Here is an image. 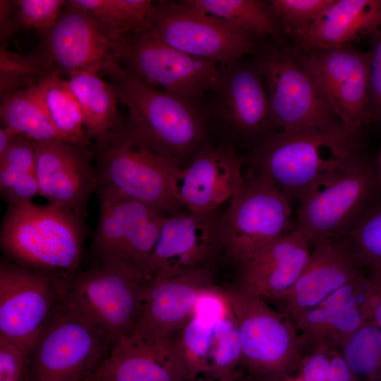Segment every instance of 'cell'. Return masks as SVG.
Wrapping results in <instances>:
<instances>
[{
    "mask_svg": "<svg viewBox=\"0 0 381 381\" xmlns=\"http://www.w3.org/2000/svg\"><path fill=\"white\" fill-rule=\"evenodd\" d=\"M102 73L129 110L124 132L182 168L199 150L205 133V119L195 101L147 83L122 68L113 53Z\"/></svg>",
    "mask_w": 381,
    "mask_h": 381,
    "instance_id": "1",
    "label": "cell"
},
{
    "mask_svg": "<svg viewBox=\"0 0 381 381\" xmlns=\"http://www.w3.org/2000/svg\"><path fill=\"white\" fill-rule=\"evenodd\" d=\"M83 222L52 204L32 201L8 205L0 231L1 248L10 261L48 272L80 270Z\"/></svg>",
    "mask_w": 381,
    "mask_h": 381,
    "instance_id": "2",
    "label": "cell"
},
{
    "mask_svg": "<svg viewBox=\"0 0 381 381\" xmlns=\"http://www.w3.org/2000/svg\"><path fill=\"white\" fill-rule=\"evenodd\" d=\"M359 136L349 133H288L272 134L243 157L248 169L262 176L290 202L301 200L356 151L326 157L325 150L360 147Z\"/></svg>",
    "mask_w": 381,
    "mask_h": 381,
    "instance_id": "3",
    "label": "cell"
},
{
    "mask_svg": "<svg viewBox=\"0 0 381 381\" xmlns=\"http://www.w3.org/2000/svg\"><path fill=\"white\" fill-rule=\"evenodd\" d=\"M299 202L294 229L310 244L349 237L381 203L379 169L360 149Z\"/></svg>",
    "mask_w": 381,
    "mask_h": 381,
    "instance_id": "4",
    "label": "cell"
},
{
    "mask_svg": "<svg viewBox=\"0 0 381 381\" xmlns=\"http://www.w3.org/2000/svg\"><path fill=\"white\" fill-rule=\"evenodd\" d=\"M255 54L277 130L348 133L323 90L293 49L274 43L260 46Z\"/></svg>",
    "mask_w": 381,
    "mask_h": 381,
    "instance_id": "5",
    "label": "cell"
},
{
    "mask_svg": "<svg viewBox=\"0 0 381 381\" xmlns=\"http://www.w3.org/2000/svg\"><path fill=\"white\" fill-rule=\"evenodd\" d=\"M237 322L240 365L253 381L296 376L305 344L294 322L262 299L222 286Z\"/></svg>",
    "mask_w": 381,
    "mask_h": 381,
    "instance_id": "6",
    "label": "cell"
},
{
    "mask_svg": "<svg viewBox=\"0 0 381 381\" xmlns=\"http://www.w3.org/2000/svg\"><path fill=\"white\" fill-rule=\"evenodd\" d=\"M98 188L120 193L171 215L182 211L174 177L181 168L171 159L131 138L121 126L95 143Z\"/></svg>",
    "mask_w": 381,
    "mask_h": 381,
    "instance_id": "7",
    "label": "cell"
},
{
    "mask_svg": "<svg viewBox=\"0 0 381 381\" xmlns=\"http://www.w3.org/2000/svg\"><path fill=\"white\" fill-rule=\"evenodd\" d=\"M114 343L60 298L30 352V381H83L109 356Z\"/></svg>",
    "mask_w": 381,
    "mask_h": 381,
    "instance_id": "8",
    "label": "cell"
},
{
    "mask_svg": "<svg viewBox=\"0 0 381 381\" xmlns=\"http://www.w3.org/2000/svg\"><path fill=\"white\" fill-rule=\"evenodd\" d=\"M150 279L131 270L98 265L62 273L60 298L101 329L114 344L135 328Z\"/></svg>",
    "mask_w": 381,
    "mask_h": 381,
    "instance_id": "9",
    "label": "cell"
},
{
    "mask_svg": "<svg viewBox=\"0 0 381 381\" xmlns=\"http://www.w3.org/2000/svg\"><path fill=\"white\" fill-rule=\"evenodd\" d=\"M145 27L162 42L218 66L255 54L260 46L257 35L186 0L155 1Z\"/></svg>",
    "mask_w": 381,
    "mask_h": 381,
    "instance_id": "10",
    "label": "cell"
},
{
    "mask_svg": "<svg viewBox=\"0 0 381 381\" xmlns=\"http://www.w3.org/2000/svg\"><path fill=\"white\" fill-rule=\"evenodd\" d=\"M93 248L99 265L131 270L151 278L150 260L168 215L120 193L99 188Z\"/></svg>",
    "mask_w": 381,
    "mask_h": 381,
    "instance_id": "11",
    "label": "cell"
},
{
    "mask_svg": "<svg viewBox=\"0 0 381 381\" xmlns=\"http://www.w3.org/2000/svg\"><path fill=\"white\" fill-rule=\"evenodd\" d=\"M290 202L270 181L248 169L222 216L225 258L235 265L289 233Z\"/></svg>",
    "mask_w": 381,
    "mask_h": 381,
    "instance_id": "12",
    "label": "cell"
},
{
    "mask_svg": "<svg viewBox=\"0 0 381 381\" xmlns=\"http://www.w3.org/2000/svg\"><path fill=\"white\" fill-rule=\"evenodd\" d=\"M113 54L124 69L169 92L194 100L213 91L219 66L156 38L145 25L116 42Z\"/></svg>",
    "mask_w": 381,
    "mask_h": 381,
    "instance_id": "13",
    "label": "cell"
},
{
    "mask_svg": "<svg viewBox=\"0 0 381 381\" xmlns=\"http://www.w3.org/2000/svg\"><path fill=\"white\" fill-rule=\"evenodd\" d=\"M174 342L190 381L200 374L219 378L236 372L241 360L239 332L223 291L212 289L201 295L193 315Z\"/></svg>",
    "mask_w": 381,
    "mask_h": 381,
    "instance_id": "14",
    "label": "cell"
},
{
    "mask_svg": "<svg viewBox=\"0 0 381 381\" xmlns=\"http://www.w3.org/2000/svg\"><path fill=\"white\" fill-rule=\"evenodd\" d=\"M295 51V50H294ZM349 134L371 123L370 56L351 44L296 52Z\"/></svg>",
    "mask_w": 381,
    "mask_h": 381,
    "instance_id": "15",
    "label": "cell"
},
{
    "mask_svg": "<svg viewBox=\"0 0 381 381\" xmlns=\"http://www.w3.org/2000/svg\"><path fill=\"white\" fill-rule=\"evenodd\" d=\"M61 273L0 264V337L28 352L60 299Z\"/></svg>",
    "mask_w": 381,
    "mask_h": 381,
    "instance_id": "16",
    "label": "cell"
},
{
    "mask_svg": "<svg viewBox=\"0 0 381 381\" xmlns=\"http://www.w3.org/2000/svg\"><path fill=\"white\" fill-rule=\"evenodd\" d=\"M222 217L190 211L164 219L150 260L151 277H171L210 270L223 253Z\"/></svg>",
    "mask_w": 381,
    "mask_h": 381,
    "instance_id": "17",
    "label": "cell"
},
{
    "mask_svg": "<svg viewBox=\"0 0 381 381\" xmlns=\"http://www.w3.org/2000/svg\"><path fill=\"white\" fill-rule=\"evenodd\" d=\"M215 109L219 118L234 136L253 141L257 146L277 133L267 90L256 59L219 66Z\"/></svg>",
    "mask_w": 381,
    "mask_h": 381,
    "instance_id": "18",
    "label": "cell"
},
{
    "mask_svg": "<svg viewBox=\"0 0 381 381\" xmlns=\"http://www.w3.org/2000/svg\"><path fill=\"white\" fill-rule=\"evenodd\" d=\"M40 195L83 221L98 188L94 152L61 140L35 141Z\"/></svg>",
    "mask_w": 381,
    "mask_h": 381,
    "instance_id": "19",
    "label": "cell"
},
{
    "mask_svg": "<svg viewBox=\"0 0 381 381\" xmlns=\"http://www.w3.org/2000/svg\"><path fill=\"white\" fill-rule=\"evenodd\" d=\"M365 272L349 237L320 241L294 284L270 305L293 321Z\"/></svg>",
    "mask_w": 381,
    "mask_h": 381,
    "instance_id": "20",
    "label": "cell"
},
{
    "mask_svg": "<svg viewBox=\"0 0 381 381\" xmlns=\"http://www.w3.org/2000/svg\"><path fill=\"white\" fill-rule=\"evenodd\" d=\"M213 271L199 270L148 281L140 318L129 336L174 340L193 315L201 295L217 286Z\"/></svg>",
    "mask_w": 381,
    "mask_h": 381,
    "instance_id": "21",
    "label": "cell"
},
{
    "mask_svg": "<svg viewBox=\"0 0 381 381\" xmlns=\"http://www.w3.org/2000/svg\"><path fill=\"white\" fill-rule=\"evenodd\" d=\"M243 157L232 146L204 145L174 177L176 197L187 211L211 213L231 200L244 179Z\"/></svg>",
    "mask_w": 381,
    "mask_h": 381,
    "instance_id": "22",
    "label": "cell"
},
{
    "mask_svg": "<svg viewBox=\"0 0 381 381\" xmlns=\"http://www.w3.org/2000/svg\"><path fill=\"white\" fill-rule=\"evenodd\" d=\"M114 44L91 14L71 0L38 50L59 74H99Z\"/></svg>",
    "mask_w": 381,
    "mask_h": 381,
    "instance_id": "23",
    "label": "cell"
},
{
    "mask_svg": "<svg viewBox=\"0 0 381 381\" xmlns=\"http://www.w3.org/2000/svg\"><path fill=\"white\" fill-rule=\"evenodd\" d=\"M313 245L295 229L235 265L227 286L272 303L282 296L306 267Z\"/></svg>",
    "mask_w": 381,
    "mask_h": 381,
    "instance_id": "24",
    "label": "cell"
},
{
    "mask_svg": "<svg viewBox=\"0 0 381 381\" xmlns=\"http://www.w3.org/2000/svg\"><path fill=\"white\" fill-rule=\"evenodd\" d=\"M97 373L104 381H190L174 340L132 336L114 344Z\"/></svg>",
    "mask_w": 381,
    "mask_h": 381,
    "instance_id": "25",
    "label": "cell"
},
{
    "mask_svg": "<svg viewBox=\"0 0 381 381\" xmlns=\"http://www.w3.org/2000/svg\"><path fill=\"white\" fill-rule=\"evenodd\" d=\"M365 279L366 272L292 321L304 340V351L340 350L363 325Z\"/></svg>",
    "mask_w": 381,
    "mask_h": 381,
    "instance_id": "26",
    "label": "cell"
},
{
    "mask_svg": "<svg viewBox=\"0 0 381 381\" xmlns=\"http://www.w3.org/2000/svg\"><path fill=\"white\" fill-rule=\"evenodd\" d=\"M381 28V0H333L310 25L294 37L296 52L351 44Z\"/></svg>",
    "mask_w": 381,
    "mask_h": 381,
    "instance_id": "27",
    "label": "cell"
},
{
    "mask_svg": "<svg viewBox=\"0 0 381 381\" xmlns=\"http://www.w3.org/2000/svg\"><path fill=\"white\" fill-rule=\"evenodd\" d=\"M68 81L81 108L90 140L100 142L121 126L117 113V95L99 73L74 72L68 75Z\"/></svg>",
    "mask_w": 381,
    "mask_h": 381,
    "instance_id": "28",
    "label": "cell"
},
{
    "mask_svg": "<svg viewBox=\"0 0 381 381\" xmlns=\"http://www.w3.org/2000/svg\"><path fill=\"white\" fill-rule=\"evenodd\" d=\"M61 140L88 146L81 108L68 80L53 73L34 85Z\"/></svg>",
    "mask_w": 381,
    "mask_h": 381,
    "instance_id": "29",
    "label": "cell"
},
{
    "mask_svg": "<svg viewBox=\"0 0 381 381\" xmlns=\"http://www.w3.org/2000/svg\"><path fill=\"white\" fill-rule=\"evenodd\" d=\"M207 13L225 19L258 37L282 44V31L270 1L186 0Z\"/></svg>",
    "mask_w": 381,
    "mask_h": 381,
    "instance_id": "30",
    "label": "cell"
},
{
    "mask_svg": "<svg viewBox=\"0 0 381 381\" xmlns=\"http://www.w3.org/2000/svg\"><path fill=\"white\" fill-rule=\"evenodd\" d=\"M0 192L8 205L40 195L34 140L20 135L0 159Z\"/></svg>",
    "mask_w": 381,
    "mask_h": 381,
    "instance_id": "31",
    "label": "cell"
},
{
    "mask_svg": "<svg viewBox=\"0 0 381 381\" xmlns=\"http://www.w3.org/2000/svg\"><path fill=\"white\" fill-rule=\"evenodd\" d=\"M4 127L34 141L61 140L34 86L1 99Z\"/></svg>",
    "mask_w": 381,
    "mask_h": 381,
    "instance_id": "32",
    "label": "cell"
},
{
    "mask_svg": "<svg viewBox=\"0 0 381 381\" xmlns=\"http://www.w3.org/2000/svg\"><path fill=\"white\" fill-rule=\"evenodd\" d=\"M89 12L115 44L145 25L151 0H72Z\"/></svg>",
    "mask_w": 381,
    "mask_h": 381,
    "instance_id": "33",
    "label": "cell"
},
{
    "mask_svg": "<svg viewBox=\"0 0 381 381\" xmlns=\"http://www.w3.org/2000/svg\"><path fill=\"white\" fill-rule=\"evenodd\" d=\"M356 381H381V328L364 322L339 350Z\"/></svg>",
    "mask_w": 381,
    "mask_h": 381,
    "instance_id": "34",
    "label": "cell"
},
{
    "mask_svg": "<svg viewBox=\"0 0 381 381\" xmlns=\"http://www.w3.org/2000/svg\"><path fill=\"white\" fill-rule=\"evenodd\" d=\"M55 72L38 49L23 54L12 52L3 45L0 49L1 99L36 85Z\"/></svg>",
    "mask_w": 381,
    "mask_h": 381,
    "instance_id": "35",
    "label": "cell"
},
{
    "mask_svg": "<svg viewBox=\"0 0 381 381\" xmlns=\"http://www.w3.org/2000/svg\"><path fill=\"white\" fill-rule=\"evenodd\" d=\"M333 0H270L284 34L291 37L313 23Z\"/></svg>",
    "mask_w": 381,
    "mask_h": 381,
    "instance_id": "36",
    "label": "cell"
},
{
    "mask_svg": "<svg viewBox=\"0 0 381 381\" xmlns=\"http://www.w3.org/2000/svg\"><path fill=\"white\" fill-rule=\"evenodd\" d=\"M349 238L366 268L381 262V203L365 215Z\"/></svg>",
    "mask_w": 381,
    "mask_h": 381,
    "instance_id": "37",
    "label": "cell"
},
{
    "mask_svg": "<svg viewBox=\"0 0 381 381\" xmlns=\"http://www.w3.org/2000/svg\"><path fill=\"white\" fill-rule=\"evenodd\" d=\"M66 1L64 0L14 1L20 27L37 30L44 35L58 20Z\"/></svg>",
    "mask_w": 381,
    "mask_h": 381,
    "instance_id": "38",
    "label": "cell"
},
{
    "mask_svg": "<svg viewBox=\"0 0 381 381\" xmlns=\"http://www.w3.org/2000/svg\"><path fill=\"white\" fill-rule=\"evenodd\" d=\"M0 381H30L29 352L0 337Z\"/></svg>",
    "mask_w": 381,
    "mask_h": 381,
    "instance_id": "39",
    "label": "cell"
},
{
    "mask_svg": "<svg viewBox=\"0 0 381 381\" xmlns=\"http://www.w3.org/2000/svg\"><path fill=\"white\" fill-rule=\"evenodd\" d=\"M371 123L381 125V28L369 36Z\"/></svg>",
    "mask_w": 381,
    "mask_h": 381,
    "instance_id": "40",
    "label": "cell"
},
{
    "mask_svg": "<svg viewBox=\"0 0 381 381\" xmlns=\"http://www.w3.org/2000/svg\"><path fill=\"white\" fill-rule=\"evenodd\" d=\"M361 310L364 322L381 328V262L366 268Z\"/></svg>",
    "mask_w": 381,
    "mask_h": 381,
    "instance_id": "41",
    "label": "cell"
},
{
    "mask_svg": "<svg viewBox=\"0 0 381 381\" xmlns=\"http://www.w3.org/2000/svg\"><path fill=\"white\" fill-rule=\"evenodd\" d=\"M332 350L313 349L304 351L296 376L301 381H328Z\"/></svg>",
    "mask_w": 381,
    "mask_h": 381,
    "instance_id": "42",
    "label": "cell"
},
{
    "mask_svg": "<svg viewBox=\"0 0 381 381\" xmlns=\"http://www.w3.org/2000/svg\"><path fill=\"white\" fill-rule=\"evenodd\" d=\"M20 28L17 18L14 1H0L1 42L8 40Z\"/></svg>",
    "mask_w": 381,
    "mask_h": 381,
    "instance_id": "43",
    "label": "cell"
},
{
    "mask_svg": "<svg viewBox=\"0 0 381 381\" xmlns=\"http://www.w3.org/2000/svg\"><path fill=\"white\" fill-rule=\"evenodd\" d=\"M328 381H356L339 350H332Z\"/></svg>",
    "mask_w": 381,
    "mask_h": 381,
    "instance_id": "44",
    "label": "cell"
},
{
    "mask_svg": "<svg viewBox=\"0 0 381 381\" xmlns=\"http://www.w3.org/2000/svg\"><path fill=\"white\" fill-rule=\"evenodd\" d=\"M8 128L1 126L0 128V159L6 154L9 148L20 137Z\"/></svg>",
    "mask_w": 381,
    "mask_h": 381,
    "instance_id": "45",
    "label": "cell"
},
{
    "mask_svg": "<svg viewBox=\"0 0 381 381\" xmlns=\"http://www.w3.org/2000/svg\"><path fill=\"white\" fill-rule=\"evenodd\" d=\"M83 381H100V379L96 371L93 375L89 376Z\"/></svg>",
    "mask_w": 381,
    "mask_h": 381,
    "instance_id": "46",
    "label": "cell"
},
{
    "mask_svg": "<svg viewBox=\"0 0 381 381\" xmlns=\"http://www.w3.org/2000/svg\"><path fill=\"white\" fill-rule=\"evenodd\" d=\"M287 381H301L297 376L287 380Z\"/></svg>",
    "mask_w": 381,
    "mask_h": 381,
    "instance_id": "47",
    "label": "cell"
},
{
    "mask_svg": "<svg viewBox=\"0 0 381 381\" xmlns=\"http://www.w3.org/2000/svg\"><path fill=\"white\" fill-rule=\"evenodd\" d=\"M379 173H380V176L381 179V157H380V164Z\"/></svg>",
    "mask_w": 381,
    "mask_h": 381,
    "instance_id": "48",
    "label": "cell"
},
{
    "mask_svg": "<svg viewBox=\"0 0 381 381\" xmlns=\"http://www.w3.org/2000/svg\"><path fill=\"white\" fill-rule=\"evenodd\" d=\"M246 381H253V380H250V379L248 378V380H246Z\"/></svg>",
    "mask_w": 381,
    "mask_h": 381,
    "instance_id": "49",
    "label": "cell"
},
{
    "mask_svg": "<svg viewBox=\"0 0 381 381\" xmlns=\"http://www.w3.org/2000/svg\"><path fill=\"white\" fill-rule=\"evenodd\" d=\"M99 379H100V378H99ZM100 381H104V380H102L100 379Z\"/></svg>",
    "mask_w": 381,
    "mask_h": 381,
    "instance_id": "50",
    "label": "cell"
}]
</instances>
